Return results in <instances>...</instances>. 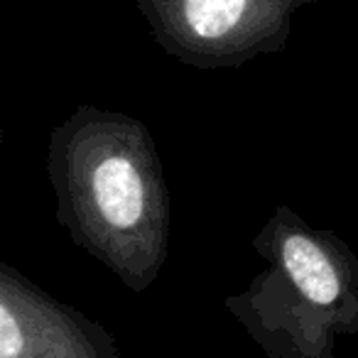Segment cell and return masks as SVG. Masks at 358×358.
<instances>
[{"instance_id": "obj_5", "label": "cell", "mask_w": 358, "mask_h": 358, "mask_svg": "<svg viewBox=\"0 0 358 358\" xmlns=\"http://www.w3.org/2000/svg\"><path fill=\"white\" fill-rule=\"evenodd\" d=\"M3 138L6 135H3V115H0V148H3Z\"/></svg>"}, {"instance_id": "obj_2", "label": "cell", "mask_w": 358, "mask_h": 358, "mask_svg": "<svg viewBox=\"0 0 358 358\" xmlns=\"http://www.w3.org/2000/svg\"><path fill=\"white\" fill-rule=\"evenodd\" d=\"M265 260L224 307L268 358H336L358 336V255L336 231L314 229L280 204L250 238Z\"/></svg>"}, {"instance_id": "obj_1", "label": "cell", "mask_w": 358, "mask_h": 358, "mask_svg": "<svg viewBox=\"0 0 358 358\" xmlns=\"http://www.w3.org/2000/svg\"><path fill=\"white\" fill-rule=\"evenodd\" d=\"M45 167L71 243L130 292L152 287L169 255L172 199L148 125L123 110L76 106L50 133Z\"/></svg>"}, {"instance_id": "obj_4", "label": "cell", "mask_w": 358, "mask_h": 358, "mask_svg": "<svg viewBox=\"0 0 358 358\" xmlns=\"http://www.w3.org/2000/svg\"><path fill=\"white\" fill-rule=\"evenodd\" d=\"M0 358H120L115 336L0 260Z\"/></svg>"}, {"instance_id": "obj_3", "label": "cell", "mask_w": 358, "mask_h": 358, "mask_svg": "<svg viewBox=\"0 0 358 358\" xmlns=\"http://www.w3.org/2000/svg\"><path fill=\"white\" fill-rule=\"evenodd\" d=\"M319 0H135L155 45L192 69H238L280 55L297 13Z\"/></svg>"}]
</instances>
